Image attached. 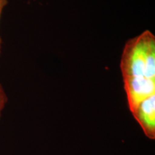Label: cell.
<instances>
[{"label": "cell", "instance_id": "1", "mask_svg": "<svg viewBox=\"0 0 155 155\" xmlns=\"http://www.w3.org/2000/svg\"><path fill=\"white\" fill-rule=\"evenodd\" d=\"M120 68L127 104L131 112L155 95V37L145 30L125 43Z\"/></svg>", "mask_w": 155, "mask_h": 155}, {"label": "cell", "instance_id": "2", "mask_svg": "<svg viewBox=\"0 0 155 155\" xmlns=\"http://www.w3.org/2000/svg\"><path fill=\"white\" fill-rule=\"evenodd\" d=\"M131 114L140 125L144 134L150 139H155V95L141 102Z\"/></svg>", "mask_w": 155, "mask_h": 155}, {"label": "cell", "instance_id": "3", "mask_svg": "<svg viewBox=\"0 0 155 155\" xmlns=\"http://www.w3.org/2000/svg\"><path fill=\"white\" fill-rule=\"evenodd\" d=\"M7 101H8V98H7V96L6 94L2 85L0 83V119H1L2 111L5 109Z\"/></svg>", "mask_w": 155, "mask_h": 155}, {"label": "cell", "instance_id": "4", "mask_svg": "<svg viewBox=\"0 0 155 155\" xmlns=\"http://www.w3.org/2000/svg\"><path fill=\"white\" fill-rule=\"evenodd\" d=\"M7 5H8V0H0V19H1L4 9ZM2 41L1 36H0V55L2 53Z\"/></svg>", "mask_w": 155, "mask_h": 155}]
</instances>
